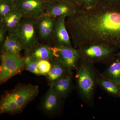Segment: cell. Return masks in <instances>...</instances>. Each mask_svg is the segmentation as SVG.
<instances>
[{
    "label": "cell",
    "mask_w": 120,
    "mask_h": 120,
    "mask_svg": "<svg viewBox=\"0 0 120 120\" xmlns=\"http://www.w3.org/2000/svg\"><path fill=\"white\" fill-rule=\"evenodd\" d=\"M26 53L30 54L38 61L41 60L51 61L54 57L53 46L46 43H39Z\"/></svg>",
    "instance_id": "cell-15"
},
{
    "label": "cell",
    "mask_w": 120,
    "mask_h": 120,
    "mask_svg": "<svg viewBox=\"0 0 120 120\" xmlns=\"http://www.w3.org/2000/svg\"><path fill=\"white\" fill-rule=\"evenodd\" d=\"M8 35L3 44L1 46V54L7 53L19 56L21 51L24 50L22 45L12 33Z\"/></svg>",
    "instance_id": "cell-18"
},
{
    "label": "cell",
    "mask_w": 120,
    "mask_h": 120,
    "mask_svg": "<svg viewBox=\"0 0 120 120\" xmlns=\"http://www.w3.org/2000/svg\"><path fill=\"white\" fill-rule=\"evenodd\" d=\"M77 9L66 2L60 1H47L45 8V13L54 17L69 16Z\"/></svg>",
    "instance_id": "cell-11"
},
{
    "label": "cell",
    "mask_w": 120,
    "mask_h": 120,
    "mask_svg": "<svg viewBox=\"0 0 120 120\" xmlns=\"http://www.w3.org/2000/svg\"><path fill=\"white\" fill-rule=\"evenodd\" d=\"M50 61L52 63L51 69L49 73L45 76L47 78L49 86L57 80L72 72L68 70L55 57Z\"/></svg>",
    "instance_id": "cell-17"
},
{
    "label": "cell",
    "mask_w": 120,
    "mask_h": 120,
    "mask_svg": "<svg viewBox=\"0 0 120 120\" xmlns=\"http://www.w3.org/2000/svg\"><path fill=\"white\" fill-rule=\"evenodd\" d=\"M75 75L78 91L82 101L90 106L94 105L98 74L94 64L80 59Z\"/></svg>",
    "instance_id": "cell-2"
},
{
    "label": "cell",
    "mask_w": 120,
    "mask_h": 120,
    "mask_svg": "<svg viewBox=\"0 0 120 120\" xmlns=\"http://www.w3.org/2000/svg\"><path fill=\"white\" fill-rule=\"evenodd\" d=\"M107 4L112 5H120V0H102Z\"/></svg>",
    "instance_id": "cell-27"
},
{
    "label": "cell",
    "mask_w": 120,
    "mask_h": 120,
    "mask_svg": "<svg viewBox=\"0 0 120 120\" xmlns=\"http://www.w3.org/2000/svg\"><path fill=\"white\" fill-rule=\"evenodd\" d=\"M66 19L75 49L97 43L120 49V5H112L99 0L92 8L77 9Z\"/></svg>",
    "instance_id": "cell-1"
},
{
    "label": "cell",
    "mask_w": 120,
    "mask_h": 120,
    "mask_svg": "<svg viewBox=\"0 0 120 120\" xmlns=\"http://www.w3.org/2000/svg\"><path fill=\"white\" fill-rule=\"evenodd\" d=\"M22 17L20 12L16 8L0 19V26L5 28L8 33H12L19 23Z\"/></svg>",
    "instance_id": "cell-16"
},
{
    "label": "cell",
    "mask_w": 120,
    "mask_h": 120,
    "mask_svg": "<svg viewBox=\"0 0 120 120\" xmlns=\"http://www.w3.org/2000/svg\"></svg>",
    "instance_id": "cell-29"
},
{
    "label": "cell",
    "mask_w": 120,
    "mask_h": 120,
    "mask_svg": "<svg viewBox=\"0 0 120 120\" xmlns=\"http://www.w3.org/2000/svg\"></svg>",
    "instance_id": "cell-30"
},
{
    "label": "cell",
    "mask_w": 120,
    "mask_h": 120,
    "mask_svg": "<svg viewBox=\"0 0 120 120\" xmlns=\"http://www.w3.org/2000/svg\"><path fill=\"white\" fill-rule=\"evenodd\" d=\"M103 72L100 74L105 79L120 83V56H114L106 63Z\"/></svg>",
    "instance_id": "cell-13"
},
{
    "label": "cell",
    "mask_w": 120,
    "mask_h": 120,
    "mask_svg": "<svg viewBox=\"0 0 120 120\" xmlns=\"http://www.w3.org/2000/svg\"><path fill=\"white\" fill-rule=\"evenodd\" d=\"M22 110L9 92L7 93L1 98L0 103L1 113L15 114L20 112Z\"/></svg>",
    "instance_id": "cell-19"
},
{
    "label": "cell",
    "mask_w": 120,
    "mask_h": 120,
    "mask_svg": "<svg viewBox=\"0 0 120 120\" xmlns=\"http://www.w3.org/2000/svg\"><path fill=\"white\" fill-rule=\"evenodd\" d=\"M48 1H60L68 3L76 8H81L82 6V0H47Z\"/></svg>",
    "instance_id": "cell-25"
},
{
    "label": "cell",
    "mask_w": 120,
    "mask_h": 120,
    "mask_svg": "<svg viewBox=\"0 0 120 120\" xmlns=\"http://www.w3.org/2000/svg\"><path fill=\"white\" fill-rule=\"evenodd\" d=\"M15 8V0H0V19Z\"/></svg>",
    "instance_id": "cell-22"
},
{
    "label": "cell",
    "mask_w": 120,
    "mask_h": 120,
    "mask_svg": "<svg viewBox=\"0 0 120 120\" xmlns=\"http://www.w3.org/2000/svg\"><path fill=\"white\" fill-rule=\"evenodd\" d=\"M36 19L22 17L12 34L28 52L40 43L35 28Z\"/></svg>",
    "instance_id": "cell-3"
},
{
    "label": "cell",
    "mask_w": 120,
    "mask_h": 120,
    "mask_svg": "<svg viewBox=\"0 0 120 120\" xmlns=\"http://www.w3.org/2000/svg\"><path fill=\"white\" fill-rule=\"evenodd\" d=\"M97 83L109 94L113 97H120V84L105 79L100 75L97 78Z\"/></svg>",
    "instance_id": "cell-20"
},
{
    "label": "cell",
    "mask_w": 120,
    "mask_h": 120,
    "mask_svg": "<svg viewBox=\"0 0 120 120\" xmlns=\"http://www.w3.org/2000/svg\"><path fill=\"white\" fill-rule=\"evenodd\" d=\"M21 109L31 100L37 97L39 93L38 86L31 84L18 86L9 92Z\"/></svg>",
    "instance_id": "cell-9"
},
{
    "label": "cell",
    "mask_w": 120,
    "mask_h": 120,
    "mask_svg": "<svg viewBox=\"0 0 120 120\" xmlns=\"http://www.w3.org/2000/svg\"><path fill=\"white\" fill-rule=\"evenodd\" d=\"M47 0H15L22 17L37 19L45 13Z\"/></svg>",
    "instance_id": "cell-7"
},
{
    "label": "cell",
    "mask_w": 120,
    "mask_h": 120,
    "mask_svg": "<svg viewBox=\"0 0 120 120\" xmlns=\"http://www.w3.org/2000/svg\"><path fill=\"white\" fill-rule=\"evenodd\" d=\"M65 16L56 17L54 27L53 44L73 47L66 27Z\"/></svg>",
    "instance_id": "cell-10"
},
{
    "label": "cell",
    "mask_w": 120,
    "mask_h": 120,
    "mask_svg": "<svg viewBox=\"0 0 120 120\" xmlns=\"http://www.w3.org/2000/svg\"><path fill=\"white\" fill-rule=\"evenodd\" d=\"M81 59L92 64L106 63L115 56L117 50L113 47L101 44H87L78 48Z\"/></svg>",
    "instance_id": "cell-4"
},
{
    "label": "cell",
    "mask_w": 120,
    "mask_h": 120,
    "mask_svg": "<svg viewBox=\"0 0 120 120\" xmlns=\"http://www.w3.org/2000/svg\"><path fill=\"white\" fill-rule=\"evenodd\" d=\"M8 31L5 28L2 26H0V46L4 42L7 38Z\"/></svg>",
    "instance_id": "cell-26"
},
{
    "label": "cell",
    "mask_w": 120,
    "mask_h": 120,
    "mask_svg": "<svg viewBox=\"0 0 120 120\" xmlns=\"http://www.w3.org/2000/svg\"><path fill=\"white\" fill-rule=\"evenodd\" d=\"M99 0H82V9L88 10L94 8Z\"/></svg>",
    "instance_id": "cell-24"
},
{
    "label": "cell",
    "mask_w": 120,
    "mask_h": 120,
    "mask_svg": "<svg viewBox=\"0 0 120 120\" xmlns=\"http://www.w3.org/2000/svg\"><path fill=\"white\" fill-rule=\"evenodd\" d=\"M56 17L44 13L36 19L35 28L40 43L53 44L54 27Z\"/></svg>",
    "instance_id": "cell-8"
},
{
    "label": "cell",
    "mask_w": 120,
    "mask_h": 120,
    "mask_svg": "<svg viewBox=\"0 0 120 120\" xmlns=\"http://www.w3.org/2000/svg\"><path fill=\"white\" fill-rule=\"evenodd\" d=\"M24 57L25 61V68L27 71L37 75H42L38 69V61L33 57L30 54L26 53Z\"/></svg>",
    "instance_id": "cell-21"
},
{
    "label": "cell",
    "mask_w": 120,
    "mask_h": 120,
    "mask_svg": "<svg viewBox=\"0 0 120 120\" xmlns=\"http://www.w3.org/2000/svg\"><path fill=\"white\" fill-rule=\"evenodd\" d=\"M43 98L41 105L42 110L48 115H53L60 109V98L54 91L52 86Z\"/></svg>",
    "instance_id": "cell-12"
},
{
    "label": "cell",
    "mask_w": 120,
    "mask_h": 120,
    "mask_svg": "<svg viewBox=\"0 0 120 120\" xmlns=\"http://www.w3.org/2000/svg\"><path fill=\"white\" fill-rule=\"evenodd\" d=\"M54 57L69 71L75 70L81 59L79 49L62 45H53Z\"/></svg>",
    "instance_id": "cell-6"
},
{
    "label": "cell",
    "mask_w": 120,
    "mask_h": 120,
    "mask_svg": "<svg viewBox=\"0 0 120 120\" xmlns=\"http://www.w3.org/2000/svg\"><path fill=\"white\" fill-rule=\"evenodd\" d=\"M72 71L71 72L50 85L60 98H65L70 93L72 86Z\"/></svg>",
    "instance_id": "cell-14"
},
{
    "label": "cell",
    "mask_w": 120,
    "mask_h": 120,
    "mask_svg": "<svg viewBox=\"0 0 120 120\" xmlns=\"http://www.w3.org/2000/svg\"><path fill=\"white\" fill-rule=\"evenodd\" d=\"M38 67L42 75L46 76L51 69L52 63L49 60H40L38 61Z\"/></svg>",
    "instance_id": "cell-23"
},
{
    "label": "cell",
    "mask_w": 120,
    "mask_h": 120,
    "mask_svg": "<svg viewBox=\"0 0 120 120\" xmlns=\"http://www.w3.org/2000/svg\"><path fill=\"white\" fill-rule=\"evenodd\" d=\"M0 57V82L2 84L20 73L26 65L25 58L19 56L4 53Z\"/></svg>",
    "instance_id": "cell-5"
},
{
    "label": "cell",
    "mask_w": 120,
    "mask_h": 120,
    "mask_svg": "<svg viewBox=\"0 0 120 120\" xmlns=\"http://www.w3.org/2000/svg\"><path fill=\"white\" fill-rule=\"evenodd\" d=\"M115 56H120V52H116L115 54Z\"/></svg>",
    "instance_id": "cell-28"
}]
</instances>
